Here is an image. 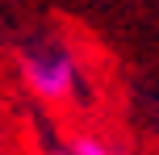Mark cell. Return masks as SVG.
<instances>
[{"instance_id":"obj_1","label":"cell","mask_w":159,"mask_h":155,"mask_svg":"<svg viewBox=\"0 0 159 155\" xmlns=\"http://www.w3.org/2000/svg\"><path fill=\"white\" fill-rule=\"evenodd\" d=\"M21 75H25V84H30L34 97L50 101V105L75 97V88H80V63L67 55L63 46L25 50V55H21Z\"/></svg>"},{"instance_id":"obj_2","label":"cell","mask_w":159,"mask_h":155,"mask_svg":"<svg viewBox=\"0 0 159 155\" xmlns=\"http://www.w3.org/2000/svg\"><path fill=\"white\" fill-rule=\"evenodd\" d=\"M50 155H113V151L105 147L101 139H92V134H71V139L59 143Z\"/></svg>"}]
</instances>
